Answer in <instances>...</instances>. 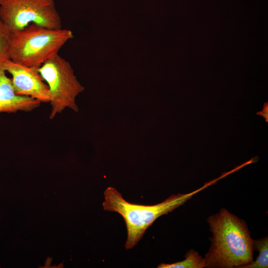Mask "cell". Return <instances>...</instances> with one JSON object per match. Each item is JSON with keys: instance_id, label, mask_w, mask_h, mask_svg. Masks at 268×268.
<instances>
[{"instance_id": "obj_1", "label": "cell", "mask_w": 268, "mask_h": 268, "mask_svg": "<svg viewBox=\"0 0 268 268\" xmlns=\"http://www.w3.org/2000/svg\"><path fill=\"white\" fill-rule=\"evenodd\" d=\"M207 221L212 237L205 267L241 268L253 261V240L243 220L222 208Z\"/></svg>"}, {"instance_id": "obj_2", "label": "cell", "mask_w": 268, "mask_h": 268, "mask_svg": "<svg viewBox=\"0 0 268 268\" xmlns=\"http://www.w3.org/2000/svg\"><path fill=\"white\" fill-rule=\"evenodd\" d=\"M220 176L196 190L187 194L172 195L163 201L154 205H141L126 201L116 189L109 187L104 193L102 205L106 211L116 212L124 218L127 227V250L133 248L142 238L147 229L161 215L167 214L184 204L199 192L215 184Z\"/></svg>"}, {"instance_id": "obj_3", "label": "cell", "mask_w": 268, "mask_h": 268, "mask_svg": "<svg viewBox=\"0 0 268 268\" xmlns=\"http://www.w3.org/2000/svg\"><path fill=\"white\" fill-rule=\"evenodd\" d=\"M73 38L70 30L49 29L31 24L11 33L9 58L17 64L38 68L58 54L63 45Z\"/></svg>"}, {"instance_id": "obj_4", "label": "cell", "mask_w": 268, "mask_h": 268, "mask_svg": "<svg viewBox=\"0 0 268 268\" xmlns=\"http://www.w3.org/2000/svg\"><path fill=\"white\" fill-rule=\"evenodd\" d=\"M38 70L47 83L51 94L50 119L54 118L66 108L77 111L75 98L83 87L69 63L57 54L46 61Z\"/></svg>"}, {"instance_id": "obj_5", "label": "cell", "mask_w": 268, "mask_h": 268, "mask_svg": "<svg viewBox=\"0 0 268 268\" xmlns=\"http://www.w3.org/2000/svg\"><path fill=\"white\" fill-rule=\"evenodd\" d=\"M0 20L10 33L31 24L62 29V20L54 0H0Z\"/></svg>"}, {"instance_id": "obj_6", "label": "cell", "mask_w": 268, "mask_h": 268, "mask_svg": "<svg viewBox=\"0 0 268 268\" xmlns=\"http://www.w3.org/2000/svg\"><path fill=\"white\" fill-rule=\"evenodd\" d=\"M0 67L12 75L11 80L17 94L29 96L41 102H50L49 88L38 68L23 66L9 59L0 63Z\"/></svg>"}, {"instance_id": "obj_7", "label": "cell", "mask_w": 268, "mask_h": 268, "mask_svg": "<svg viewBox=\"0 0 268 268\" xmlns=\"http://www.w3.org/2000/svg\"><path fill=\"white\" fill-rule=\"evenodd\" d=\"M41 103L32 97L17 94L11 79L0 67V113L29 112L38 108Z\"/></svg>"}, {"instance_id": "obj_8", "label": "cell", "mask_w": 268, "mask_h": 268, "mask_svg": "<svg viewBox=\"0 0 268 268\" xmlns=\"http://www.w3.org/2000/svg\"><path fill=\"white\" fill-rule=\"evenodd\" d=\"M185 259L172 264L162 263L158 268H202L205 267L204 258L195 250H189L185 256Z\"/></svg>"}, {"instance_id": "obj_9", "label": "cell", "mask_w": 268, "mask_h": 268, "mask_svg": "<svg viewBox=\"0 0 268 268\" xmlns=\"http://www.w3.org/2000/svg\"><path fill=\"white\" fill-rule=\"evenodd\" d=\"M253 247L259 252V256L255 261L241 268H267L268 267V238L266 237L253 240Z\"/></svg>"}, {"instance_id": "obj_10", "label": "cell", "mask_w": 268, "mask_h": 268, "mask_svg": "<svg viewBox=\"0 0 268 268\" xmlns=\"http://www.w3.org/2000/svg\"><path fill=\"white\" fill-rule=\"evenodd\" d=\"M11 33L0 20V63L9 60Z\"/></svg>"}, {"instance_id": "obj_11", "label": "cell", "mask_w": 268, "mask_h": 268, "mask_svg": "<svg viewBox=\"0 0 268 268\" xmlns=\"http://www.w3.org/2000/svg\"><path fill=\"white\" fill-rule=\"evenodd\" d=\"M268 103H264V106L263 110L261 112L257 113V115H261L263 116L264 118H265L266 119V121L267 122H268Z\"/></svg>"}]
</instances>
